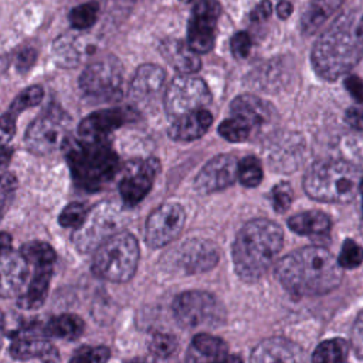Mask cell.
Segmentation results:
<instances>
[{"mask_svg": "<svg viewBox=\"0 0 363 363\" xmlns=\"http://www.w3.org/2000/svg\"><path fill=\"white\" fill-rule=\"evenodd\" d=\"M363 57V13H342L315 43L311 61L319 77L335 81Z\"/></svg>", "mask_w": 363, "mask_h": 363, "instance_id": "obj_1", "label": "cell"}, {"mask_svg": "<svg viewBox=\"0 0 363 363\" xmlns=\"http://www.w3.org/2000/svg\"><path fill=\"white\" fill-rule=\"evenodd\" d=\"M279 282L295 295H322L342 281V267L323 247H305L289 252L275 265Z\"/></svg>", "mask_w": 363, "mask_h": 363, "instance_id": "obj_2", "label": "cell"}, {"mask_svg": "<svg viewBox=\"0 0 363 363\" xmlns=\"http://www.w3.org/2000/svg\"><path fill=\"white\" fill-rule=\"evenodd\" d=\"M284 245L281 227L267 218L244 224L233 244V264L237 275L247 282L258 281L275 262Z\"/></svg>", "mask_w": 363, "mask_h": 363, "instance_id": "obj_3", "label": "cell"}, {"mask_svg": "<svg viewBox=\"0 0 363 363\" xmlns=\"http://www.w3.org/2000/svg\"><path fill=\"white\" fill-rule=\"evenodd\" d=\"M67 160L75 183L89 191L106 186L119 170V159L106 140H68Z\"/></svg>", "mask_w": 363, "mask_h": 363, "instance_id": "obj_4", "label": "cell"}, {"mask_svg": "<svg viewBox=\"0 0 363 363\" xmlns=\"http://www.w3.org/2000/svg\"><path fill=\"white\" fill-rule=\"evenodd\" d=\"M360 180V172L352 163L323 159L309 167L303 179V189L313 200L340 204L356 197Z\"/></svg>", "mask_w": 363, "mask_h": 363, "instance_id": "obj_5", "label": "cell"}, {"mask_svg": "<svg viewBox=\"0 0 363 363\" xmlns=\"http://www.w3.org/2000/svg\"><path fill=\"white\" fill-rule=\"evenodd\" d=\"M139 244L128 231H118L104 241L94 257V272L112 282H126L136 271Z\"/></svg>", "mask_w": 363, "mask_h": 363, "instance_id": "obj_6", "label": "cell"}, {"mask_svg": "<svg viewBox=\"0 0 363 363\" xmlns=\"http://www.w3.org/2000/svg\"><path fill=\"white\" fill-rule=\"evenodd\" d=\"M84 95L96 104L115 102L122 98V68L113 58L89 64L79 78Z\"/></svg>", "mask_w": 363, "mask_h": 363, "instance_id": "obj_7", "label": "cell"}, {"mask_svg": "<svg viewBox=\"0 0 363 363\" xmlns=\"http://www.w3.org/2000/svg\"><path fill=\"white\" fill-rule=\"evenodd\" d=\"M122 216L116 206L101 203L88 211L85 220L75 228L72 242L82 252L96 250L104 241L119 231Z\"/></svg>", "mask_w": 363, "mask_h": 363, "instance_id": "obj_8", "label": "cell"}, {"mask_svg": "<svg viewBox=\"0 0 363 363\" xmlns=\"http://www.w3.org/2000/svg\"><path fill=\"white\" fill-rule=\"evenodd\" d=\"M173 315L186 328L216 326L225 319V311L220 301L204 291L180 294L173 302Z\"/></svg>", "mask_w": 363, "mask_h": 363, "instance_id": "obj_9", "label": "cell"}, {"mask_svg": "<svg viewBox=\"0 0 363 363\" xmlns=\"http://www.w3.org/2000/svg\"><path fill=\"white\" fill-rule=\"evenodd\" d=\"M211 101V94L206 82L191 74L176 77L164 92V108L170 116H180L187 112L206 108Z\"/></svg>", "mask_w": 363, "mask_h": 363, "instance_id": "obj_10", "label": "cell"}, {"mask_svg": "<svg viewBox=\"0 0 363 363\" xmlns=\"http://www.w3.org/2000/svg\"><path fill=\"white\" fill-rule=\"evenodd\" d=\"M67 126L62 116L57 113H45L37 118L26 132V145L34 155H50L58 149H64L68 143Z\"/></svg>", "mask_w": 363, "mask_h": 363, "instance_id": "obj_11", "label": "cell"}, {"mask_svg": "<svg viewBox=\"0 0 363 363\" xmlns=\"http://www.w3.org/2000/svg\"><path fill=\"white\" fill-rule=\"evenodd\" d=\"M186 213L180 204L166 203L155 208L145 224V241L152 248L172 242L183 230Z\"/></svg>", "mask_w": 363, "mask_h": 363, "instance_id": "obj_12", "label": "cell"}, {"mask_svg": "<svg viewBox=\"0 0 363 363\" xmlns=\"http://www.w3.org/2000/svg\"><path fill=\"white\" fill-rule=\"evenodd\" d=\"M220 13L221 6L216 0H200L193 7L187 27V44L196 52L203 54L213 48Z\"/></svg>", "mask_w": 363, "mask_h": 363, "instance_id": "obj_13", "label": "cell"}, {"mask_svg": "<svg viewBox=\"0 0 363 363\" xmlns=\"http://www.w3.org/2000/svg\"><path fill=\"white\" fill-rule=\"evenodd\" d=\"M159 169V160L155 157L128 163L119 183L122 201L126 206H135L142 199H145L152 189Z\"/></svg>", "mask_w": 363, "mask_h": 363, "instance_id": "obj_14", "label": "cell"}, {"mask_svg": "<svg viewBox=\"0 0 363 363\" xmlns=\"http://www.w3.org/2000/svg\"><path fill=\"white\" fill-rule=\"evenodd\" d=\"M238 179V162L233 155H218L207 162L194 180L200 193H214L230 187Z\"/></svg>", "mask_w": 363, "mask_h": 363, "instance_id": "obj_15", "label": "cell"}, {"mask_svg": "<svg viewBox=\"0 0 363 363\" xmlns=\"http://www.w3.org/2000/svg\"><path fill=\"white\" fill-rule=\"evenodd\" d=\"M166 74L159 65L145 64L135 72L130 85L129 96L139 108H150L162 96Z\"/></svg>", "mask_w": 363, "mask_h": 363, "instance_id": "obj_16", "label": "cell"}, {"mask_svg": "<svg viewBox=\"0 0 363 363\" xmlns=\"http://www.w3.org/2000/svg\"><path fill=\"white\" fill-rule=\"evenodd\" d=\"M47 333L43 329H24L21 330L10 345V354L17 360H57L58 352L57 349L47 342Z\"/></svg>", "mask_w": 363, "mask_h": 363, "instance_id": "obj_17", "label": "cell"}, {"mask_svg": "<svg viewBox=\"0 0 363 363\" xmlns=\"http://www.w3.org/2000/svg\"><path fill=\"white\" fill-rule=\"evenodd\" d=\"M128 121V112L125 109L112 108L98 111L85 118L78 126V135L85 142H102L118 128Z\"/></svg>", "mask_w": 363, "mask_h": 363, "instance_id": "obj_18", "label": "cell"}, {"mask_svg": "<svg viewBox=\"0 0 363 363\" xmlns=\"http://www.w3.org/2000/svg\"><path fill=\"white\" fill-rule=\"evenodd\" d=\"M28 262L18 251L0 255V296L20 295L28 282Z\"/></svg>", "mask_w": 363, "mask_h": 363, "instance_id": "obj_19", "label": "cell"}, {"mask_svg": "<svg viewBox=\"0 0 363 363\" xmlns=\"http://www.w3.org/2000/svg\"><path fill=\"white\" fill-rule=\"evenodd\" d=\"M218 261L217 247L206 240H191L180 248L179 264L187 272H204L216 267Z\"/></svg>", "mask_w": 363, "mask_h": 363, "instance_id": "obj_20", "label": "cell"}, {"mask_svg": "<svg viewBox=\"0 0 363 363\" xmlns=\"http://www.w3.org/2000/svg\"><path fill=\"white\" fill-rule=\"evenodd\" d=\"M213 123V116L206 108H200L177 116L169 128V135L174 140L189 142L201 138Z\"/></svg>", "mask_w": 363, "mask_h": 363, "instance_id": "obj_21", "label": "cell"}, {"mask_svg": "<svg viewBox=\"0 0 363 363\" xmlns=\"http://www.w3.org/2000/svg\"><path fill=\"white\" fill-rule=\"evenodd\" d=\"M252 362H302L305 352L284 337H271L261 342L251 354Z\"/></svg>", "mask_w": 363, "mask_h": 363, "instance_id": "obj_22", "label": "cell"}, {"mask_svg": "<svg viewBox=\"0 0 363 363\" xmlns=\"http://www.w3.org/2000/svg\"><path fill=\"white\" fill-rule=\"evenodd\" d=\"M43 88L33 85L26 88L18 94V96L11 102L9 109L0 116V143H7L16 132V118L18 113L27 108L35 106L43 99Z\"/></svg>", "mask_w": 363, "mask_h": 363, "instance_id": "obj_23", "label": "cell"}, {"mask_svg": "<svg viewBox=\"0 0 363 363\" xmlns=\"http://www.w3.org/2000/svg\"><path fill=\"white\" fill-rule=\"evenodd\" d=\"M231 112L234 116L245 121L251 129L261 128L272 118V108L268 102L255 95H240L231 102Z\"/></svg>", "mask_w": 363, "mask_h": 363, "instance_id": "obj_24", "label": "cell"}, {"mask_svg": "<svg viewBox=\"0 0 363 363\" xmlns=\"http://www.w3.org/2000/svg\"><path fill=\"white\" fill-rule=\"evenodd\" d=\"M162 55L180 74H194L200 69L201 61L187 43L180 40H166L160 47Z\"/></svg>", "mask_w": 363, "mask_h": 363, "instance_id": "obj_25", "label": "cell"}, {"mask_svg": "<svg viewBox=\"0 0 363 363\" xmlns=\"http://www.w3.org/2000/svg\"><path fill=\"white\" fill-rule=\"evenodd\" d=\"M52 269L51 267H38L35 268V272L33 278L30 279V284L24 288V291L18 295V305L23 309H35L40 308L48 294V286L51 281Z\"/></svg>", "mask_w": 363, "mask_h": 363, "instance_id": "obj_26", "label": "cell"}, {"mask_svg": "<svg viewBox=\"0 0 363 363\" xmlns=\"http://www.w3.org/2000/svg\"><path fill=\"white\" fill-rule=\"evenodd\" d=\"M288 227L301 235L308 237H325L330 231V218L326 213L318 210H309L292 216L288 220Z\"/></svg>", "mask_w": 363, "mask_h": 363, "instance_id": "obj_27", "label": "cell"}, {"mask_svg": "<svg viewBox=\"0 0 363 363\" xmlns=\"http://www.w3.org/2000/svg\"><path fill=\"white\" fill-rule=\"evenodd\" d=\"M88 44L81 35L65 34L54 43V60L58 65L71 68L81 62Z\"/></svg>", "mask_w": 363, "mask_h": 363, "instance_id": "obj_28", "label": "cell"}, {"mask_svg": "<svg viewBox=\"0 0 363 363\" xmlns=\"http://www.w3.org/2000/svg\"><path fill=\"white\" fill-rule=\"evenodd\" d=\"M345 3V0H311L301 18L305 34L316 33L328 18Z\"/></svg>", "mask_w": 363, "mask_h": 363, "instance_id": "obj_29", "label": "cell"}, {"mask_svg": "<svg viewBox=\"0 0 363 363\" xmlns=\"http://www.w3.org/2000/svg\"><path fill=\"white\" fill-rule=\"evenodd\" d=\"M227 343L210 333H199L193 337L190 360H228Z\"/></svg>", "mask_w": 363, "mask_h": 363, "instance_id": "obj_30", "label": "cell"}, {"mask_svg": "<svg viewBox=\"0 0 363 363\" xmlns=\"http://www.w3.org/2000/svg\"><path fill=\"white\" fill-rule=\"evenodd\" d=\"M44 330H45L47 336L60 337V339H65V340H74L82 335L84 322L77 315L62 313V315L51 318L45 323Z\"/></svg>", "mask_w": 363, "mask_h": 363, "instance_id": "obj_31", "label": "cell"}, {"mask_svg": "<svg viewBox=\"0 0 363 363\" xmlns=\"http://www.w3.org/2000/svg\"><path fill=\"white\" fill-rule=\"evenodd\" d=\"M20 252L27 259V262L30 265H34L35 268H38V267H51L54 259H55V252H54L52 247L47 242H43V241L26 242L20 248Z\"/></svg>", "mask_w": 363, "mask_h": 363, "instance_id": "obj_32", "label": "cell"}, {"mask_svg": "<svg viewBox=\"0 0 363 363\" xmlns=\"http://www.w3.org/2000/svg\"><path fill=\"white\" fill-rule=\"evenodd\" d=\"M349 354V343L345 339H330L322 342L313 352V362H343Z\"/></svg>", "mask_w": 363, "mask_h": 363, "instance_id": "obj_33", "label": "cell"}, {"mask_svg": "<svg viewBox=\"0 0 363 363\" xmlns=\"http://www.w3.org/2000/svg\"><path fill=\"white\" fill-rule=\"evenodd\" d=\"M96 17H98V3L88 1L71 10L69 23L77 30H85L95 24Z\"/></svg>", "mask_w": 363, "mask_h": 363, "instance_id": "obj_34", "label": "cell"}, {"mask_svg": "<svg viewBox=\"0 0 363 363\" xmlns=\"http://www.w3.org/2000/svg\"><path fill=\"white\" fill-rule=\"evenodd\" d=\"M218 132L228 142H244L251 135V126L245 121L234 116L223 121L218 126Z\"/></svg>", "mask_w": 363, "mask_h": 363, "instance_id": "obj_35", "label": "cell"}, {"mask_svg": "<svg viewBox=\"0 0 363 363\" xmlns=\"http://www.w3.org/2000/svg\"><path fill=\"white\" fill-rule=\"evenodd\" d=\"M238 180L245 187H255L262 180V167L257 157L247 156L238 162Z\"/></svg>", "mask_w": 363, "mask_h": 363, "instance_id": "obj_36", "label": "cell"}, {"mask_svg": "<svg viewBox=\"0 0 363 363\" xmlns=\"http://www.w3.org/2000/svg\"><path fill=\"white\" fill-rule=\"evenodd\" d=\"M177 347V339L164 332L155 333L149 340V352L157 359H166L174 353Z\"/></svg>", "mask_w": 363, "mask_h": 363, "instance_id": "obj_37", "label": "cell"}, {"mask_svg": "<svg viewBox=\"0 0 363 363\" xmlns=\"http://www.w3.org/2000/svg\"><path fill=\"white\" fill-rule=\"evenodd\" d=\"M337 261L342 268H346V269L356 268L363 262V248L356 241L347 238L342 245Z\"/></svg>", "mask_w": 363, "mask_h": 363, "instance_id": "obj_38", "label": "cell"}, {"mask_svg": "<svg viewBox=\"0 0 363 363\" xmlns=\"http://www.w3.org/2000/svg\"><path fill=\"white\" fill-rule=\"evenodd\" d=\"M88 207L84 203H69L60 214V224L62 227H72L77 228L86 217Z\"/></svg>", "mask_w": 363, "mask_h": 363, "instance_id": "obj_39", "label": "cell"}, {"mask_svg": "<svg viewBox=\"0 0 363 363\" xmlns=\"http://www.w3.org/2000/svg\"><path fill=\"white\" fill-rule=\"evenodd\" d=\"M271 199H272V206H274L275 211L284 213L289 208V206L294 200V190L288 183L281 182L274 186V189L271 191Z\"/></svg>", "mask_w": 363, "mask_h": 363, "instance_id": "obj_40", "label": "cell"}, {"mask_svg": "<svg viewBox=\"0 0 363 363\" xmlns=\"http://www.w3.org/2000/svg\"><path fill=\"white\" fill-rule=\"evenodd\" d=\"M109 357V349L105 346H84L75 352L72 362H105Z\"/></svg>", "mask_w": 363, "mask_h": 363, "instance_id": "obj_41", "label": "cell"}, {"mask_svg": "<svg viewBox=\"0 0 363 363\" xmlns=\"http://www.w3.org/2000/svg\"><path fill=\"white\" fill-rule=\"evenodd\" d=\"M231 52L237 58H245L251 50V38L245 31H240L231 38Z\"/></svg>", "mask_w": 363, "mask_h": 363, "instance_id": "obj_42", "label": "cell"}, {"mask_svg": "<svg viewBox=\"0 0 363 363\" xmlns=\"http://www.w3.org/2000/svg\"><path fill=\"white\" fill-rule=\"evenodd\" d=\"M352 347L356 354L363 359V311L359 313L352 328Z\"/></svg>", "mask_w": 363, "mask_h": 363, "instance_id": "obj_43", "label": "cell"}, {"mask_svg": "<svg viewBox=\"0 0 363 363\" xmlns=\"http://www.w3.org/2000/svg\"><path fill=\"white\" fill-rule=\"evenodd\" d=\"M345 86L357 102H363V81L357 75H349L345 79Z\"/></svg>", "mask_w": 363, "mask_h": 363, "instance_id": "obj_44", "label": "cell"}, {"mask_svg": "<svg viewBox=\"0 0 363 363\" xmlns=\"http://www.w3.org/2000/svg\"><path fill=\"white\" fill-rule=\"evenodd\" d=\"M272 13V6L268 0L261 1L251 13V20L254 21H261V20H267Z\"/></svg>", "mask_w": 363, "mask_h": 363, "instance_id": "obj_45", "label": "cell"}, {"mask_svg": "<svg viewBox=\"0 0 363 363\" xmlns=\"http://www.w3.org/2000/svg\"><path fill=\"white\" fill-rule=\"evenodd\" d=\"M35 55H37L35 51L31 50V48L21 51L17 57V68L21 69V71L28 69L33 65V62L35 61Z\"/></svg>", "mask_w": 363, "mask_h": 363, "instance_id": "obj_46", "label": "cell"}, {"mask_svg": "<svg viewBox=\"0 0 363 363\" xmlns=\"http://www.w3.org/2000/svg\"><path fill=\"white\" fill-rule=\"evenodd\" d=\"M346 118H347L350 126L357 128V129H363V111H360V109H349Z\"/></svg>", "mask_w": 363, "mask_h": 363, "instance_id": "obj_47", "label": "cell"}, {"mask_svg": "<svg viewBox=\"0 0 363 363\" xmlns=\"http://www.w3.org/2000/svg\"><path fill=\"white\" fill-rule=\"evenodd\" d=\"M13 149L9 147L6 143L0 145V169H6L11 160Z\"/></svg>", "mask_w": 363, "mask_h": 363, "instance_id": "obj_48", "label": "cell"}, {"mask_svg": "<svg viewBox=\"0 0 363 363\" xmlns=\"http://www.w3.org/2000/svg\"><path fill=\"white\" fill-rule=\"evenodd\" d=\"M11 251V237L7 233H0V255Z\"/></svg>", "mask_w": 363, "mask_h": 363, "instance_id": "obj_49", "label": "cell"}, {"mask_svg": "<svg viewBox=\"0 0 363 363\" xmlns=\"http://www.w3.org/2000/svg\"><path fill=\"white\" fill-rule=\"evenodd\" d=\"M277 13L279 18H288L292 14V4L289 1H281L277 7Z\"/></svg>", "mask_w": 363, "mask_h": 363, "instance_id": "obj_50", "label": "cell"}, {"mask_svg": "<svg viewBox=\"0 0 363 363\" xmlns=\"http://www.w3.org/2000/svg\"><path fill=\"white\" fill-rule=\"evenodd\" d=\"M3 337H4V318H3V313L0 312V350L3 346Z\"/></svg>", "mask_w": 363, "mask_h": 363, "instance_id": "obj_51", "label": "cell"}, {"mask_svg": "<svg viewBox=\"0 0 363 363\" xmlns=\"http://www.w3.org/2000/svg\"><path fill=\"white\" fill-rule=\"evenodd\" d=\"M359 193L362 194V200H363V177L360 180V184H359Z\"/></svg>", "mask_w": 363, "mask_h": 363, "instance_id": "obj_52", "label": "cell"}, {"mask_svg": "<svg viewBox=\"0 0 363 363\" xmlns=\"http://www.w3.org/2000/svg\"><path fill=\"white\" fill-rule=\"evenodd\" d=\"M360 233L363 235V216H362V220H360Z\"/></svg>", "mask_w": 363, "mask_h": 363, "instance_id": "obj_53", "label": "cell"}, {"mask_svg": "<svg viewBox=\"0 0 363 363\" xmlns=\"http://www.w3.org/2000/svg\"><path fill=\"white\" fill-rule=\"evenodd\" d=\"M180 1H184V3H190V1H193V0H180Z\"/></svg>", "mask_w": 363, "mask_h": 363, "instance_id": "obj_54", "label": "cell"}]
</instances>
